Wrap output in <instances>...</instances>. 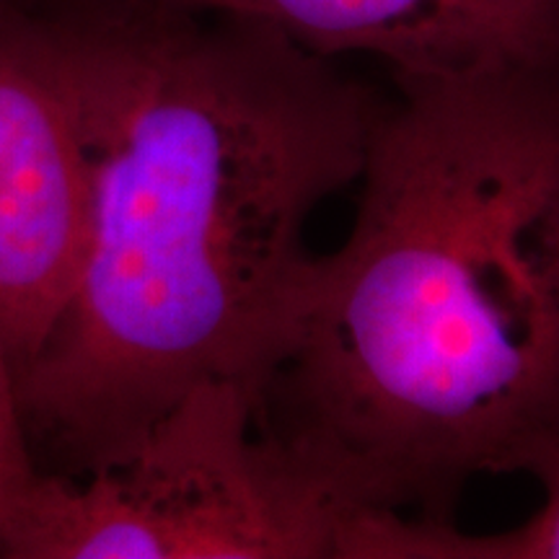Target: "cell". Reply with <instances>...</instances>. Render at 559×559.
Wrapping results in <instances>:
<instances>
[{"mask_svg": "<svg viewBox=\"0 0 559 559\" xmlns=\"http://www.w3.org/2000/svg\"><path fill=\"white\" fill-rule=\"evenodd\" d=\"M91 215L86 138L47 21L0 0V353L16 386L68 309Z\"/></svg>", "mask_w": 559, "mask_h": 559, "instance_id": "obj_4", "label": "cell"}, {"mask_svg": "<svg viewBox=\"0 0 559 559\" xmlns=\"http://www.w3.org/2000/svg\"><path fill=\"white\" fill-rule=\"evenodd\" d=\"M267 24L324 55H368L391 79L559 68V0H156Z\"/></svg>", "mask_w": 559, "mask_h": 559, "instance_id": "obj_5", "label": "cell"}, {"mask_svg": "<svg viewBox=\"0 0 559 559\" xmlns=\"http://www.w3.org/2000/svg\"><path fill=\"white\" fill-rule=\"evenodd\" d=\"M523 474L539 481L544 500L521 526L469 534L453 521L360 510L345 534L342 559H559V440L542 445Z\"/></svg>", "mask_w": 559, "mask_h": 559, "instance_id": "obj_6", "label": "cell"}, {"mask_svg": "<svg viewBox=\"0 0 559 559\" xmlns=\"http://www.w3.org/2000/svg\"><path fill=\"white\" fill-rule=\"evenodd\" d=\"M37 474L39 469L29 453V430L19 402L16 376L0 353V536Z\"/></svg>", "mask_w": 559, "mask_h": 559, "instance_id": "obj_7", "label": "cell"}, {"mask_svg": "<svg viewBox=\"0 0 559 559\" xmlns=\"http://www.w3.org/2000/svg\"><path fill=\"white\" fill-rule=\"evenodd\" d=\"M257 419V391L207 381L122 456L39 472L0 536L11 559H342L353 521Z\"/></svg>", "mask_w": 559, "mask_h": 559, "instance_id": "obj_3", "label": "cell"}, {"mask_svg": "<svg viewBox=\"0 0 559 559\" xmlns=\"http://www.w3.org/2000/svg\"><path fill=\"white\" fill-rule=\"evenodd\" d=\"M37 9L81 117L94 215L19 402L29 436L88 472L200 383L260 391L313 262L306 226L360 179L386 96L260 21L156 0Z\"/></svg>", "mask_w": 559, "mask_h": 559, "instance_id": "obj_1", "label": "cell"}, {"mask_svg": "<svg viewBox=\"0 0 559 559\" xmlns=\"http://www.w3.org/2000/svg\"><path fill=\"white\" fill-rule=\"evenodd\" d=\"M391 83L257 419L355 513L453 521L559 440V68Z\"/></svg>", "mask_w": 559, "mask_h": 559, "instance_id": "obj_2", "label": "cell"}]
</instances>
